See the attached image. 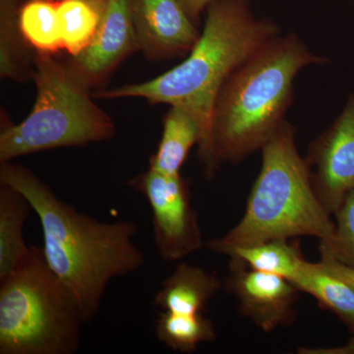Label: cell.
<instances>
[{"label": "cell", "mask_w": 354, "mask_h": 354, "mask_svg": "<svg viewBox=\"0 0 354 354\" xmlns=\"http://www.w3.org/2000/svg\"><path fill=\"white\" fill-rule=\"evenodd\" d=\"M281 34L269 18H257L248 0H214L206 10L200 38L181 64L145 82L97 91V99L140 97L185 109L200 129L198 158L205 176L221 165L213 143L214 108L221 88L242 65Z\"/></svg>", "instance_id": "cell-1"}, {"label": "cell", "mask_w": 354, "mask_h": 354, "mask_svg": "<svg viewBox=\"0 0 354 354\" xmlns=\"http://www.w3.org/2000/svg\"><path fill=\"white\" fill-rule=\"evenodd\" d=\"M0 183L22 193L36 212L46 262L78 298L85 323L99 312L109 283L145 263L134 242V223H104L80 213L22 165L1 164Z\"/></svg>", "instance_id": "cell-2"}, {"label": "cell", "mask_w": 354, "mask_h": 354, "mask_svg": "<svg viewBox=\"0 0 354 354\" xmlns=\"http://www.w3.org/2000/svg\"><path fill=\"white\" fill-rule=\"evenodd\" d=\"M329 62L290 32L272 39L237 69L214 108L212 132L218 164H241L262 150L286 121L298 73Z\"/></svg>", "instance_id": "cell-3"}, {"label": "cell", "mask_w": 354, "mask_h": 354, "mask_svg": "<svg viewBox=\"0 0 354 354\" xmlns=\"http://www.w3.org/2000/svg\"><path fill=\"white\" fill-rule=\"evenodd\" d=\"M295 127L283 123L261 150L262 167L247 200L241 221L207 248L221 253L232 246H249L299 236L327 239L335 221L312 187L308 167L295 141Z\"/></svg>", "instance_id": "cell-4"}, {"label": "cell", "mask_w": 354, "mask_h": 354, "mask_svg": "<svg viewBox=\"0 0 354 354\" xmlns=\"http://www.w3.org/2000/svg\"><path fill=\"white\" fill-rule=\"evenodd\" d=\"M85 323L78 298L50 269L43 248L0 279V354H73Z\"/></svg>", "instance_id": "cell-5"}, {"label": "cell", "mask_w": 354, "mask_h": 354, "mask_svg": "<svg viewBox=\"0 0 354 354\" xmlns=\"http://www.w3.org/2000/svg\"><path fill=\"white\" fill-rule=\"evenodd\" d=\"M32 80L36 101L19 124L0 133V164L53 149L82 147L115 136L111 116L94 102L91 88L68 64L36 53Z\"/></svg>", "instance_id": "cell-6"}, {"label": "cell", "mask_w": 354, "mask_h": 354, "mask_svg": "<svg viewBox=\"0 0 354 354\" xmlns=\"http://www.w3.org/2000/svg\"><path fill=\"white\" fill-rule=\"evenodd\" d=\"M152 211L153 236L158 255L177 261L201 250L204 241L187 183L181 176H169L149 169L129 181Z\"/></svg>", "instance_id": "cell-7"}, {"label": "cell", "mask_w": 354, "mask_h": 354, "mask_svg": "<svg viewBox=\"0 0 354 354\" xmlns=\"http://www.w3.org/2000/svg\"><path fill=\"white\" fill-rule=\"evenodd\" d=\"M304 158L312 187L333 216L354 189V93L332 124L312 141Z\"/></svg>", "instance_id": "cell-8"}, {"label": "cell", "mask_w": 354, "mask_h": 354, "mask_svg": "<svg viewBox=\"0 0 354 354\" xmlns=\"http://www.w3.org/2000/svg\"><path fill=\"white\" fill-rule=\"evenodd\" d=\"M230 259L225 288L236 298L239 314L266 333L292 325L300 293L297 286L278 274L257 271L241 260Z\"/></svg>", "instance_id": "cell-9"}, {"label": "cell", "mask_w": 354, "mask_h": 354, "mask_svg": "<svg viewBox=\"0 0 354 354\" xmlns=\"http://www.w3.org/2000/svg\"><path fill=\"white\" fill-rule=\"evenodd\" d=\"M137 50L132 0H106L101 24L92 43L67 64L92 90Z\"/></svg>", "instance_id": "cell-10"}, {"label": "cell", "mask_w": 354, "mask_h": 354, "mask_svg": "<svg viewBox=\"0 0 354 354\" xmlns=\"http://www.w3.org/2000/svg\"><path fill=\"white\" fill-rule=\"evenodd\" d=\"M132 13L139 50L148 59L188 55L201 35L179 0H132Z\"/></svg>", "instance_id": "cell-11"}, {"label": "cell", "mask_w": 354, "mask_h": 354, "mask_svg": "<svg viewBox=\"0 0 354 354\" xmlns=\"http://www.w3.org/2000/svg\"><path fill=\"white\" fill-rule=\"evenodd\" d=\"M221 288L223 283L215 274L197 266L180 263L162 281L153 304L172 313H202Z\"/></svg>", "instance_id": "cell-12"}, {"label": "cell", "mask_w": 354, "mask_h": 354, "mask_svg": "<svg viewBox=\"0 0 354 354\" xmlns=\"http://www.w3.org/2000/svg\"><path fill=\"white\" fill-rule=\"evenodd\" d=\"M32 209L27 198L0 183V279L10 274L29 256L23 228Z\"/></svg>", "instance_id": "cell-13"}, {"label": "cell", "mask_w": 354, "mask_h": 354, "mask_svg": "<svg viewBox=\"0 0 354 354\" xmlns=\"http://www.w3.org/2000/svg\"><path fill=\"white\" fill-rule=\"evenodd\" d=\"M200 140L199 127L185 109L171 106L165 116L162 139L150 160V169L165 176H180V169Z\"/></svg>", "instance_id": "cell-14"}, {"label": "cell", "mask_w": 354, "mask_h": 354, "mask_svg": "<svg viewBox=\"0 0 354 354\" xmlns=\"http://www.w3.org/2000/svg\"><path fill=\"white\" fill-rule=\"evenodd\" d=\"M22 0H0V77L15 82L32 80L36 53L21 32L18 11Z\"/></svg>", "instance_id": "cell-15"}, {"label": "cell", "mask_w": 354, "mask_h": 354, "mask_svg": "<svg viewBox=\"0 0 354 354\" xmlns=\"http://www.w3.org/2000/svg\"><path fill=\"white\" fill-rule=\"evenodd\" d=\"M221 254L242 261L251 269L278 274L292 283L304 269L300 241L274 239L249 246H232Z\"/></svg>", "instance_id": "cell-16"}, {"label": "cell", "mask_w": 354, "mask_h": 354, "mask_svg": "<svg viewBox=\"0 0 354 354\" xmlns=\"http://www.w3.org/2000/svg\"><path fill=\"white\" fill-rule=\"evenodd\" d=\"M292 283L333 312L354 335V290L348 283L326 271L320 263L308 261Z\"/></svg>", "instance_id": "cell-17"}, {"label": "cell", "mask_w": 354, "mask_h": 354, "mask_svg": "<svg viewBox=\"0 0 354 354\" xmlns=\"http://www.w3.org/2000/svg\"><path fill=\"white\" fill-rule=\"evenodd\" d=\"M106 0H58L57 14L62 46L72 57L80 55L94 39Z\"/></svg>", "instance_id": "cell-18"}, {"label": "cell", "mask_w": 354, "mask_h": 354, "mask_svg": "<svg viewBox=\"0 0 354 354\" xmlns=\"http://www.w3.org/2000/svg\"><path fill=\"white\" fill-rule=\"evenodd\" d=\"M18 22L25 41L35 53H50L64 50L57 1L55 0H26L21 2Z\"/></svg>", "instance_id": "cell-19"}, {"label": "cell", "mask_w": 354, "mask_h": 354, "mask_svg": "<svg viewBox=\"0 0 354 354\" xmlns=\"http://www.w3.org/2000/svg\"><path fill=\"white\" fill-rule=\"evenodd\" d=\"M158 339L167 348L190 353L203 342H215V326L202 313L183 314L164 311L156 322Z\"/></svg>", "instance_id": "cell-20"}, {"label": "cell", "mask_w": 354, "mask_h": 354, "mask_svg": "<svg viewBox=\"0 0 354 354\" xmlns=\"http://www.w3.org/2000/svg\"><path fill=\"white\" fill-rule=\"evenodd\" d=\"M335 216V228L320 241L321 259L333 260L354 269V189L342 200Z\"/></svg>", "instance_id": "cell-21"}, {"label": "cell", "mask_w": 354, "mask_h": 354, "mask_svg": "<svg viewBox=\"0 0 354 354\" xmlns=\"http://www.w3.org/2000/svg\"><path fill=\"white\" fill-rule=\"evenodd\" d=\"M320 265L330 274L346 281L354 290V269L333 260H320Z\"/></svg>", "instance_id": "cell-22"}, {"label": "cell", "mask_w": 354, "mask_h": 354, "mask_svg": "<svg viewBox=\"0 0 354 354\" xmlns=\"http://www.w3.org/2000/svg\"><path fill=\"white\" fill-rule=\"evenodd\" d=\"M184 10L190 19L198 26L203 13H206L207 8L214 0H179Z\"/></svg>", "instance_id": "cell-23"}]
</instances>
